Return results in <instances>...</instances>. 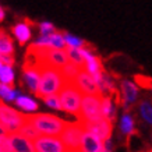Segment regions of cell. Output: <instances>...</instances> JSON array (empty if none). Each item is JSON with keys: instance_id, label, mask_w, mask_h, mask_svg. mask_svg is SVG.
Returning a JSON list of instances; mask_svg holds the SVG:
<instances>
[{"instance_id": "cell-1", "label": "cell", "mask_w": 152, "mask_h": 152, "mask_svg": "<svg viewBox=\"0 0 152 152\" xmlns=\"http://www.w3.org/2000/svg\"><path fill=\"white\" fill-rule=\"evenodd\" d=\"M38 64H39L41 78H39V85H38L35 95L41 99H43L45 96H49V95H57L66 83L60 69L46 64V63H42V61H38Z\"/></svg>"}, {"instance_id": "cell-2", "label": "cell", "mask_w": 152, "mask_h": 152, "mask_svg": "<svg viewBox=\"0 0 152 152\" xmlns=\"http://www.w3.org/2000/svg\"><path fill=\"white\" fill-rule=\"evenodd\" d=\"M25 120L29 121L42 135H57L63 131L67 121L60 119L59 116L50 115V113H28L25 115Z\"/></svg>"}, {"instance_id": "cell-3", "label": "cell", "mask_w": 152, "mask_h": 152, "mask_svg": "<svg viewBox=\"0 0 152 152\" xmlns=\"http://www.w3.org/2000/svg\"><path fill=\"white\" fill-rule=\"evenodd\" d=\"M57 95H59L60 103H61V110L71 116L78 117L83 94H81L78 88L75 87V84L64 83V85L61 87V89L59 91Z\"/></svg>"}, {"instance_id": "cell-4", "label": "cell", "mask_w": 152, "mask_h": 152, "mask_svg": "<svg viewBox=\"0 0 152 152\" xmlns=\"http://www.w3.org/2000/svg\"><path fill=\"white\" fill-rule=\"evenodd\" d=\"M84 131L85 129L81 120L77 119L75 121H67V124L64 126L63 131L59 135L61 142L67 148V151H78Z\"/></svg>"}, {"instance_id": "cell-5", "label": "cell", "mask_w": 152, "mask_h": 152, "mask_svg": "<svg viewBox=\"0 0 152 152\" xmlns=\"http://www.w3.org/2000/svg\"><path fill=\"white\" fill-rule=\"evenodd\" d=\"M0 123L3 124L7 134L17 133L21 129V126L25 123V113L15 110L1 102L0 103Z\"/></svg>"}, {"instance_id": "cell-6", "label": "cell", "mask_w": 152, "mask_h": 152, "mask_svg": "<svg viewBox=\"0 0 152 152\" xmlns=\"http://www.w3.org/2000/svg\"><path fill=\"white\" fill-rule=\"evenodd\" d=\"M101 101L102 95H83L77 119L81 121H92L101 119Z\"/></svg>"}, {"instance_id": "cell-7", "label": "cell", "mask_w": 152, "mask_h": 152, "mask_svg": "<svg viewBox=\"0 0 152 152\" xmlns=\"http://www.w3.org/2000/svg\"><path fill=\"white\" fill-rule=\"evenodd\" d=\"M39 78H41V74H39L38 61L25 56L23 64V81H21V84L25 85L31 94H35L38 89V85H39Z\"/></svg>"}, {"instance_id": "cell-8", "label": "cell", "mask_w": 152, "mask_h": 152, "mask_svg": "<svg viewBox=\"0 0 152 152\" xmlns=\"http://www.w3.org/2000/svg\"><path fill=\"white\" fill-rule=\"evenodd\" d=\"M140 96V88L138 85L131 81V80H121L119 91V105L123 106L124 112H130Z\"/></svg>"}, {"instance_id": "cell-9", "label": "cell", "mask_w": 152, "mask_h": 152, "mask_svg": "<svg viewBox=\"0 0 152 152\" xmlns=\"http://www.w3.org/2000/svg\"><path fill=\"white\" fill-rule=\"evenodd\" d=\"M37 152H67V148L57 135H42L39 134L32 141Z\"/></svg>"}, {"instance_id": "cell-10", "label": "cell", "mask_w": 152, "mask_h": 152, "mask_svg": "<svg viewBox=\"0 0 152 152\" xmlns=\"http://www.w3.org/2000/svg\"><path fill=\"white\" fill-rule=\"evenodd\" d=\"M85 131L92 133L94 135H96L98 138H101L102 141L112 138V131H113V124L110 121H107L106 119L101 117V119L92 120V121H83Z\"/></svg>"}, {"instance_id": "cell-11", "label": "cell", "mask_w": 152, "mask_h": 152, "mask_svg": "<svg viewBox=\"0 0 152 152\" xmlns=\"http://www.w3.org/2000/svg\"><path fill=\"white\" fill-rule=\"evenodd\" d=\"M80 52L84 57V66L83 69L89 73L91 75H95V74L101 73L103 70V64H102V60L99 56H96L94 53V48L91 45H85V46L80 48Z\"/></svg>"}, {"instance_id": "cell-12", "label": "cell", "mask_w": 152, "mask_h": 152, "mask_svg": "<svg viewBox=\"0 0 152 152\" xmlns=\"http://www.w3.org/2000/svg\"><path fill=\"white\" fill-rule=\"evenodd\" d=\"M74 84L81 91L83 95H102L92 75L87 73L84 69L80 70V73L77 74V77L74 80Z\"/></svg>"}, {"instance_id": "cell-13", "label": "cell", "mask_w": 152, "mask_h": 152, "mask_svg": "<svg viewBox=\"0 0 152 152\" xmlns=\"http://www.w3.org/2000/svg\"><path fill=\"white\" fill-rule=\"evenodd\" d=\"M31 45L37 48H45V49H66L64 37L63 32L60 31H55L49 35H39L37 41Z\"/></svg>"}, {"instance_id": "cell-14", "label": "cell", "mask_w": 152, "mask_h": 152, "mask_svg": "<svg viewBox=\"0 0 152 152\" xmlns=\"http://www.w3.org/2000/svg\"><path fill=\"white\" fill-rule=\"evenodd\" d=\"M117 105L119 101L115 96H109V95H103L101 101V115L103 119L110 121L112 124H115L116 116H117Z\"/></svg>"}, {"instance_id": "cell-15", "label": "cell", "mask_w": 152, "mask_h": 152, "mask_svg": "<svg viewBox=\"0 0 152 152\" xmlns=\"http://www.w3.org/2000/svg\"><path fill=\"white\" fill-rule=\"evenodd\" d=\"M80 152H103V141L89 131H84L80 144Z\"/></svg>"}, {"instance_id": "cell-16", "label": "cell", "mask_w": 152, "mask_h": 152, "mask_svg": "<svg viewBox=\"0 0 152 152\" xmlns=\"http://www.w3.org/2000/svg\"><path fill=\"white\" fill-rule=\"evenodd\" d=\"M10 140V145L13 148V152H37L34 148V142L29 138L24 137L23 134L17 133H10L7 134Z\"/></svg>"}, {"instance_id": "cell-17", "label": "cell", "mask_w": 152, "mask_h": 152, "mask_svg": "<svg viewBox=\"0 0 152 152\" xmlns=\"http://www.w3.org/2000/svg\"><path fill=\"white\" fill-rule=\"evenodd\" d=\"M31 25H34L32 21L29 20H24L23 23H17L11 28V32H13L14 38L18 41L20 46L27 45L28 41L32 37V31H31Z\"/></svg>"}, {"instance_id": "cell-18", "label": "cell", "mask_w": 152, "mask_h": 152, "mask_svg": "<svg viewBox=\"0 0 152 152\" xmlns=\"http://www.w3.org/2000/svg\"><path fill=\"white\" fill-rule=\"evenodd\" d=\"M120 131L127 138V142L133 137V134L137 133L135 131V120H134L133 115L130 112H124L120 117Z\"/></svg>"}, {"instance_id": "cell-19", "label": "cell", "mask_w": 152, "mask_h": 152, "mask_svg": "<svg viewBox=\"0 0 152 152\" xmlns=\"http://www.w3.org/2000/svg\"><path fill=\"white\" fill-rule=\"evenodd\" d=\"M0 55H14L13 38L3 28H0Z\"/></svg>"}, {"instance_id": "cell-20", "label": "cell", "mask_w": 152, "mask_h": 152, "mask_svg": "<svg viewBox=\"0 0 152 152\" xmlns=\"http://www.w3.org/2000/svg\"><path fill=\"white\" fill-rule=\"evenodd\" d=\"M14 103L18 106L20 109L23 112H27V113H32V112H37L38 110V102L34 101L32 98L27 96V95H21L20 94L18 96L15 98V101H14Z\"/></svg>"}, {"instance_id": "cell-21", "label": "cell", "mask_w": 152, "mask_h": 152, "mask_svg": "<svg viewBox=\"0 0 152 152\" xmlns=\"http://www.w3.org/2000/svg\"><path fill=\"white\" fill-rule=\"evenodd\" d=\"M81 69H83V67L74 64L71 61H67V63L60 69V71H61V75H63V78H64L66 83H74V80H75L77 74L80 73Z\"/></svg>"}, {"instance_id": "cell-22", "label": "cell", "mask_w": 152, "mask_h": 152, "mask_svg": "<svg viewBox=\"0 0 152 152\" xmlns=\"http://www.w3.org/2000/svg\"><path fill=\"white\" fill-rule=\"evenodd\" d=\"M138 113L141 116V119L152 126V102L148 99H142L138 103Z\"/></svg>"}, {"instance_id": "cell-23", "label": "cell", "mask_w": 152, "mask_h": 152, "mask_svg": "<svg viewBox=\"0 0 152 152\" xmlns=\"http://www.w3.org/2000/svg\"><path fill=\"white\" fill-rule=\"evenodd\" d=\"M18 95L20 91H15L14 87H10V85L0 83V99H3L6 102H14Z\"/></svg>"}, {"instance_id": "cell-24", "label": "cell", "mask_w": 152, "mask_h": 152, "mask_svg": "<svg viewBox=\"0 0 152 152\" xmlns=\"http://www.w3.org/2000/svg\"><path fill=\"white\" fill-rule=\"evenodd\" d=\"M0 83L14 87V70L13 66H6L3 64L1 71H0Z\"/></svg>"}, {"instance_id": "cell-25", "label": "cell", "mask_w": 152, "mask_h": 152, "mask_svg": "<svg viewBox=\"0 0 152 152\" xmlns=\"http://www.w3.org/2000/svg\"><path fill=\"white\" fill-rule=\"evenodd\" d=\"M63 37H64V42H66V48H74V49H80L87 45V42L81 39V38L75 37L73 34L69 32H63Z\"/></svg>"}, {"instance_id": "cell-26", "label": "cell", "mask_w": 152, "mask_h": 152, "mask_svg": "<svg viewBox=\"0 0 152 152\" xmlns=\"http://www.w3.org/2000/svg\"><path fill=\"white\" fill-rule=\"evenodd\" d=\"M66 53H67V57H69V61L74 63V64L83 67L84 66V57L81 55L80 49H74V48H66Z\"/></svg>"}, {"instance_id": "cell-27", "label": "cell", "mask_w": 152, "mask_h": 152, "mask_svg": "<svg viewBox=\"0 0 152 152\" xmlns=\"http://www.w3.org/2000/svg\"><path fill=\"white\" fill-rule=\"evenodd\" d=\"M20 134H23L24 137H27V138H29L31 141H34V140L37 138L38 135H39V133H38L37 130H35V127H34L29 121H27L25 120V123H24L23 126H21V129L18 130Z\"/></svg>"}, {"instance_id": "cell-28", "label": "cell", "mask_w": 152, "mask_h": 152, "mask_svg": "<svg viewBox=\"0 0 152 152\" xmlns=\"http://www.w3.org/2000/svg\"><path fill=\"white\" fill-rule=\"evenodd\" d=\"M43 102L48 107H50L53 110H59L61 112V103H60L59 95H49V96L43 98Z\"/></svg>"}, {"instance_id": "cell-29", "label": "cell", "mask_w": 152, "mask_h": 152, "mask_svg": "<svg viewBox=\"0 0 152 152\" xmlns=\"http://www.w3.org/2000/svg\"><path fill=\"white\" fill-rule=\"evenodd\" d=\"M134 83L138 85V88H145V89H152V78L145 77L142 74H137L134 77Z\"/></svg>"}, {"instance_id": "cell-30", "label": "cell", "mask_w": 152, "mask_h": 152, "mask_svg": "<svg viewBox=\"0 0 152 152\" xmlns=\"http://www.w3.org/2000/svg\"><path fill=\"white\" fill-rule=\"evenodd\" d=\"M55 31H57V29L52 23L45 21V23L39 24V35H49V34H53Z\"/></svg>"}, {"instance_id": "cell-31", "label": "cell", "mask_w": 152, "mask_h": 152, "mask_svg": "<svg viewBox=\"0 0 152 152\" xmlns=\"http://www.w3.org/2000/svg\"><path fill=\"white\" fill-rule=\"evenodd\" d=\"M0 152H13V148L10 145V140L7 134L0 135Z\"/></svg>"}, {"instance_id": "cell-32", "label": "cell", "mask_w": 152, "mask_h": 152, "mask_svg": "<svg viewBox=\"0 0 152 152\" xmlns=\"http://www.w3.org/2000/svg\"><path fill=\"white\" fill-rule=\"evenodd\" d=\"M0 61L6 66H14L15 59H14V55H0Z\"/></svg>"}, {"instance_id": "cell-33", "label": "cell", "mask_w": 152, "mask_h": 152, "mask_svg": "<svg viewBox=\"0 0 152 152\" xmlns=\"http://www.w3.org/2000/svg\"><path fill=\"white\" fill-rule=\"evenodd\" d=\"M4 17H6V11H4V9H3V7L0 6V23H3Z\"/></svg>"}, {"instance_id": "cell-34", "label": "cell", "mask_w": 152, "mask_h": 152, "mask_svg": "<svg viewBox=\"0 0 152 152\" xmlns=\"http://www.w3.org/2000/svg\"><path fill=\"white\" fill-rule=\"evenodd\" d=\"M3 134H7V131H6V129L3 127V124L0 123V135H3Z\"/></svg>"}, {"instance_id": "cell-35", "label": "cell", "mask_w": 152, "mask_h": 152, "mask_svg": "<svg viewBox=\"0 0 152 152\" xmlns=\"http://www.w3.org/2000/svg\"><path fill=\"white\" fill-rule=\"evenodd\" d=\"M1 67H3V63L0 61V71H1Z\"/></svg>"}, {"instance_id": "cell-36", "label": "cell", "mask_w": 152, "mask_h": 152, "mask_svg": "<svg viewBox=\"0 0 152 152\" xmlns=\"http://www.w3.org/2000/svg\"><path fill=\"white\" fill-rule=\"evenodd\" d=\"M67 152H80V151H67Z\"/></svg>"}, {"instance_id": "cell-37", "label": "cell", "mask_w": 152, "mask_h": 152, "mask_svg": "<svg viewBox=\"0 0 152 152\" xmlns=\"http://www.w3.org/2000/svg\"><path fill=\"white\" fill-rule=\"evenodd\" d=\"M144 152H152V149H149V151H144Z\"/></svg>"}, {"instance_id": "cell-38", "label": "cell", "mask_w": 152, "mask_h": 152, "mask_svg": "<svg viewBox=\"0 0 152 152\" xmlns=\"http://www.w3.org/2000/svg\"><path fill=\"white\" fill-rule=\"evenodd\" d=\"M0 103H1V101H0Z\"/></svg>"}, {"instance_id": "cell-39", "label": "cell", "mask_w": 152, "mask_h": 152, "mask_svg": "<svg viewBox=\"0 0 152 152\" xmlns=\"http://www.w3.org/2000/svg\"><path fill=\"white\" fill-rule=\"evenodd\" d=\"M105 152H106V151H105ZM112 152H113V151H112Z\"/></svg>"}]
</instances>
